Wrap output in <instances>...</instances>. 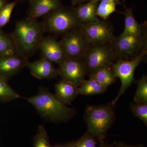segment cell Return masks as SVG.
Returning <instances> with one entry per match:
<instances>
[{"label":"cell","instance_id":"25","mask_svg":"<svg viewBox=\"0 0 147 147\" xmlns=\"http://www.w3.org/2000/svg\"><path fill=\"white\" fill-rule=\"evenodd\" d=\"M17 1L6 4L0 11V28L5 26L9 22Z\"/></svg>","mask_w":147,"mask_h":147},{"label":"cell","instance_id":"31","mask_svg":"<svg viewBox=\"0 0 147 147\" xmlns=\"http://www.w3.org/2000/svg\"><path fill=\"white\" fill-rule=\"evenodd\" d=\"M96 2L99 3L100 2H113L116 3L117 4H121V2L120 0H94Z\"/></svg>","mask_w":147,"mask_h":147},{"label":"cell","instance_id":"16","mask_svg":"<svg viewBox=\"0 0 147 147\" xmlns=\"http://www.w3.org/2000/svg\"><path fill=\"white\" fill-rule=\"evenodd\" d=\"M98 3L94 0H90L74 8L76 16L82 24L92 22L98 18L96 15Z\"/></svg>","mask_w":147,"mask_h":147},{"label":"cell","instance_id":"33","mask_svg":"<svg viewBox=\"0 0 147 147\" xmlns=\"http://www.w3.org/2000/svg\"><path fill=\"white\" fill-rule=\"evenodd\" d=\"M6 4V0H0V11Z\"/></svg>","mask_w":147,"mask_h":147},{"label":"cell","instance_id":"21","mask_svg":"<svg viewBox=\"0 0 147 147\" xmlns=\"http://www.w3.org/2000/svg\"><path fill=\"white\" fill-rule=\"evenodd\" d=\"M137 88L133 101L137 104L147 103V77L144 75L137 81Z\"/></svg>","mask_w":147,"mask_h":147},{"label":"cell","instance_id":"32","mask_svg":"<svg viewBox=\"0 0 147 147\" xmlns=\"http://www.w3.org/2000/svg\"><path fill=\"white\" fill-rule=\"evenodd\" d=\"M100 147H114L113 145H110L103 142V140L100 141Z\"/></svg>","mask_w":147,"mask_h":147},{"label":"cell","instance_id":"13","mask_svg":"<svg viewBox=\"0 0 147 147\" xmlns=\"http://www.w3.org/2000/svg\"><path fill=\"white\" fill-rule=\"evenodd\" d=\"M27 67L29 68L32 76L39 79H51L57 78L58 74V69L53 63L44 58L30 63Z\"/></svg>","mask_w":147,"mask_h":147},{"label":"cell","instance_id":"20","mask_svg":"<svg viewBox=\"0 0 147 147\" xmlns=\"http://www.w3.org/2000/svg\"><path fill=\"white\" fill-rule=\"evenodd\" d=\"M21 97L9 86L7 81L0 78V102L6 103Z\"/></svg>","mask_w":147,"mask_h":147},{"label":"cell","instance_id":"19","mask_svg":"<svg viewBox=\"0 0 147 147\" xmlns=\"http://www.w3.org/2000/svg\"><path fill=\"white\" fill-rule=\"evenodd\" d=\"M107 89L102 86L94 79L90 78L84 80L78 87L79 94L93 95L100 94L105 92Z\"/></svg>","mask_w":147,"mask_h":147},{"label":"cell","instance_id":"10","mask_svg":"<svg viewBox=\"0 0 147 147\" xmlns=\"http://www.w3.org/2000/svg\"><path fill=\"white\" fill-rule=\"evenodd\" d=\"M59 76L62 79L71 82L79 87L88 74L86 66L82 60L66 59L59 65Z\"/></svg>","mask_w":147,"mask_h":147},{"label":"cell","instance_id":"1","mask_svg":"<svg viewBox=\"0 0 147 147\" xmlns=\"http://www.w3.org/2000/svg\"><path fill=\"white\" fill-rule=\"evenodd\" d=\"M26 99L41 117L55 123L68 121L76 113L74 108L64 104L45 87H40L36 94Z\"/></svg>","mask_w":147,"mask_h":147},{"label":"cell","instance_id":"30","mask_svg":"<svg viewBox=\"0 0 147 147\" xmlns=\"http://www.w3.org/2000/svg\"><path fill=\"white\" fill-rule=\"evenodd\" d=\"M90 0H71L72 5H77L81 4L86 2H88Z\"/></svg>","mask_w":147,"mask_h":147},{"label":"cell","instance_id":"15","mask_svg":"<svg viewBox=\"0 0 147 147\" xmlns=\"http://www.w3.org/2000/svg\"><path fill=\"white\" fill-rule=\"evenodd\" d=\"M55 96L65 105H69L79 95L78 87L71 82L61 79L55 86Z\"/></svg>","mask_w":147,"mask_h":147},{"label":"cell","instance_id":"26","mask_svg":"<svg viewBox=\"0 0 147 147\" xmlns=\"http://www.w3.org/2000/svg\"><path fill=\"white\" fill-rule=\"evenodd\" d=\"M130 108L133 115L140 119L147 126V103L140 104L130 103Z\"/></svg>","mask_w":147,"mask_h":147},{"label":"cell","instance_id":"23","mask_svg":"<svg viewBox=\"0 0 147 147\" xmlns=\"http://www.w3.org/2000/svg\"><path fill=\"white\" fill-rule=\"evenodd\" d=\"M117 5L113 2H100L96 8V16L106 20L111 14L116 11Z\"/></svg>","mask_w":147,"mask_h":147},{"label":"cell","instance_id":"2","mask_svg":"<svg viewBox=\"0 0 147 147\" xmlns=\"http://www.w3.org/2000/svg\"><path fill=\"white\" fill-rule=\"evenodd\" d=\"M45 32L42 22L27 17L17 21L10 34L17 53L28 59L40 44Z\"/></svg>","mask_w":147,"mask_h":147},{"label":"cell","instance_id":"14","mask_svg":"<svg viewBox=\"0 0 147 147\" xmlns=\"http://www.w3.org/2000/svg\"><path fill=\"white\" fill-rule=\"evenodd\" d=\"M61 6V0H30L27 17L37 19L46 16Z\"/></svg>","mask_w":147,"mask_h":147},{"label":"cell","instance_id":"7","mask_svg":"<svg viewBox=\"0 0 147 147\" xmlns=\"http://www.w3.org/2000/svg\"><path fill=\"white\" fill-rule=\"evenodd\" d=\"M147 53V50L143 51L136 57L131 59L116 60L111 66L116 77L119 78L121 82L119 93L111 102L113 105H115L134 82V72L137 67L144 59Z\"/></svg>","mask_w":147,"mask_h":147},{"label":"cell","instance_id":"6","mask_svg":"<svg viewBox=\"0 0 147 147\" xmlns=\"http://www.w3.org/2000/svg\"><path fill=\"white\" fill-rule=\"evenodd\" d=\"M115 55L111 43L90 45L82 60L88 75L110 67L115 61Z\"/></svg>","mask_w":147,"mask_h":147},{"label":"cell","instance_id":"11","mask_svg":"<svg viewBox=\"0 0 147 147\" xmlns=\"http://www.w3.org/2000/svg\"><path fill=\"white\" fill-rule=\"evenodd\" d=\"M28 63V59L18 53L0 57V78L7 82Z\"/></svg>","mask_w":147,"mask_h":147},{"label":"cell","instance_id":"27","mask_svg":"<svg viewBox=\"0 0 147 147\" xmlns=\"http://www.w3.org/2000/svg\"><path fill=\"white\" fill-rule=\"evenodd\" d=\"M96 139L88 131L78 141L76 147H96Z\"/></svg>","mask_w":147,"mask_h":147},{"label":"cell","instance_id":"18","mask_svg":"<svg viewBox=\"0 0 147 147\" xmlns=\"http://www.w3.org/2000/svg\"><path fill=\"white\" fill-rule=\"evenodd\" d=\"M89 76L90 78L94 79L106 89L111 84L115 83L117 78L111 68V66L100 69L94 73L89 75Z\"/></svg>","mask_w":147,"mask_h":147},{"label":"cell","instance_id":"9","mask_svg":"<svg viewBox=\"0 0 147 147\" xmlns=\"http://www.w3.org/2000/svg\"><path fill=\"white\" fill-rule=\"evenodd\" d=\"M60 42L66 59L70 60H82L91 45L80 28L64 35Z\"/></svg>","mask_w":147,"mask_h":147},{"label":"cell","instance_id":"12","mask_svg":"<svg viewBox=\"0 0 147 147\" xmlns=\"http://www.w3.org/2000/svg\"><path fill=\"white\" fill-rule=\"evenodd\" d=\"M42 57L53 63L60 65L66 59L60 41L52 37H43L39 48Z\"/></svg>","mask_w":147,"mask_h":147},{"label":"cell","instance_id":"4","mask_svg":"<svg viewBox=\"0 0 147 147\" xmlns=\"http://www.w3.org/2000/svg\"><path fill=\"white\" fill-rule=\"evenodd\" d=\"M42 23L45 32L55 35L65 34L82 24L74 8L63 6L44 16Z\"/></svg>","mask_w":147,"mask_h":147},{"label":"cell","instance_id":"17","mask_svg":"<svg viewBox=\"0 0 147 147\" xmlns=\"http://www.w3.org/2000/svg\"><path fill=\"white\" fill-rule=\"evenodd\" d=\"M124 6L125 27L123 33L131 35H138L147 30L146 22L139 24L134 18L132 9Z\"/></svg>","mask_w":147,"mask_h":147},{"label":"cell","instance_id":"5","mask_svg":"<svg viewBox=\"0 0 147 147\" xmlns=\"http://www.w3.org/2000/svg\"><path fill=\"white\" fill-rule=\"evenodd\" d=\"M111 46L117 59H131L147 50V30L138 35L122 33L115 37Z\"/></svg>","mask_w":147,"mask_h":147},{"label":"cell","instance_id":"28","mask_svg":"<svg viewBox=\"0 0 147 147\" xmlns=\"http://www.w3.org/2000/svg\"><path fill=\"white\" fill-rule=\"evenodd\" d=\"M54 147H76V142H72L66 143V144H62L56 145L54 146Z\"/></svg>","mask_w":147,"mask_h":147},{"label":"cell","instance_id":"3","mask_svg":"<svg viewBox=\"0 0 147 147\" xmlns=\"http://www.w3.org/2000/svg\"><path fill=\"white\" fill-rule=\"evenodd\" d=\"M113 105H92L85 111L84 119L88 132L98 140H103L115 119Z\"/></svg>","mask_w":147,"mask_h":147},{"label":"cell","instance_id":"22","mask_svg":"<svg viewBox=\"0 0 147 147\" xmlns=\"http://www.w3.org/2000/svg\"><path fill=\"white\" fill-rule=\"evenodd\" d=\"M17 53L11 35L0 30V57Z\"/></svg>","mask_w":147,"mask_h":147},{"label":"cell","instance_id":"29","mask_svg":"<svg viewBox=\"0 0 147 147\" xmlns=\"http://www.w3.org/2000/svg\"><path fill=\"white\" fill-rule=\"evenodd\" d=\"M116 146L117 147H145L143 144H140L137 146H130L127 145L123 142H119L116 143Z\"/></svg>","mask_w":147,"mask_h":147},{"label":"cell","instance_id":"24","mask_svg":"<svg viewBox=\"0 0 147 147\" xmlns=\"http://www.w3.org/2000/svg\"><path fill=\"white\" fill-rule=\"evenodd\" d=\"M34 147H54L50 144L47 131L43 125L38 127L36 134L33 139Z\"/></svg>","mask_w":147,"mask_h":147},{"label":"cell","instance_id":"8","mask_svg":"<svg viewBox=\"0 0 147 147\" xmlns=\"http://www.w3.org/2000/svg\"><path fill=\"white\" fill-rule=\"evenodd\" d=\"M80 29L91 45L111 43L115 37L110 22L98 18L82 24Z\"/></svg>","mask_w":147,"mask_h":147}]
</instances>
